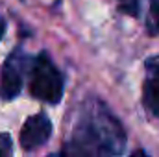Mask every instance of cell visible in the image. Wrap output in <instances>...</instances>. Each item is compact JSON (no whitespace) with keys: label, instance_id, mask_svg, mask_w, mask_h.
I'll return each mask as SVG.
<instances>
[{"label":"cell","instance_id":"7a4b0ae2","mask_svg":"<svg viewBox=\"0 0 159 157\" xmlns=\"http://www.w3.org/2000/svg\"><path fill=\"white\" fill-rule=\"evenodd\" d=\"M30 94L48 104H57L63 96V76L48 52H41L32 65Z\"/></svg>","mask_w":159,"mask_h":157},{"label":"cell","instance_id":"8fae6325","mask_svg":"<svg viewBox=\"0 0 159 157\" xmlns=\"http://www.w3.org/2000/svg\"><path fill=\"white\" fill-rule=\"evenodd\" d=\"M48 157H69V154L63 150V152H59V154H52V155H48Z\"/></svg>","mask_w":159,"mask_h":157},{"label":"cell","instance_id":"30bf717a","mask_svg":"<svg viewBox=\"0 0 159 157\" xmlns=\"http://www.w3.org/2000/svg\"><path fill=\"white\" fill-rule=\"evenodd\" d=\"M4 32H6V20L0 17V39H2V35H4Z\"/></svg>","mask_w":159,"mask_h":157},{"label":"cell","instance_id":"6da1fadb","mask_svg":"<svg viewBox=\"0 0 159 157\" xmlns=\"http://www.w3.org/2000/svg\"><path fill=\"white\" fill-rule=\"evenodd\" d=\"M126 131L111 109L98 98H89L78 113L72 137L63 148L69 157H120Z\"/></svg>","mask_w":159,"mask_h":157},{"label":"cell","instance_id":"277c9868","mask_svg":"<svg viewBox=\"0 0 159 157\" xmlns=\"http://www.w3.org/2000/svg\"><path fill=\"white\" fill-rule=\"evenodd\" d=\"M52 135V122L44 113H37L34 117H30L22 129H20V146L26 152L37 150L41 146L46 144V141Z\"/></svg>","mask_w":159,"mask_h":157},{"label":"cell","instance_id":"52a82bcc","mask_svg":"<svg viewBox=\"0 0 159 157\" xmlns=\"http://www.w3.org/2000/svg\"><path fill=\"white\" fill-rule=\"evenodd\" d=\"M150 32L152 34H157L159 32V0H150Z\"/></svg>","mask_w":159,"mask_h":157},{"label":"cell","instance_id":"5b68a950","mask_svg":"<svg viewBox=\"0 0 159 157\" xmlns=\"http://www.w3.org/2000/svg\"><path fill=\"white\" fill-rule=\"evenodd\" d=\"M143 104L152 117L159 118V56L146 61V78L143 83Z\"/></svg>","mask_w":159,"mask_h":157},{"label":"cell","instance_id":"3957f363","mask_svg":"<svg viewBox=\"0 0 159 157\" xmlns=\"http://www.w3.org/2000/svg\"><path fill=\"white\" fill-rule=\"evenodd\" d=\"M24 65H26L24 52L20 48H15L2 67V76H0V98L2 100L9 102V100L17 98V94L20 92Z\"/></svg>","mask_w":159,"mask_h":157},{"label":"cell","instance_id":"9c48e42d","mask_svg":"<svg viewBox=\"0 0 159 157\" xmlns=\"http://www.w3.org/2000/svg\"><path fill=\"white\" fill-rule=\"evenodd\" d=\"M129 157H150V155H148L144 150H135V152H133V154H131Z\"/></svg>","mask_w":159,"mask_h":157},{"label":"cell","instance_id":"ba28073f","mask_svg":"<svg viewBox=\"0 0 159 157\" xmlns=\"http://www.w3.org/2000/svg\"><path fill=\"white\" fill-rule=\"evenodd\" d=\"M120 11L131 15V17H137L139 15V0H120L119 4Z\"/></svg>","mask_w":159,"mask_h":157},{"label":"cell","instance_id":"8992f818","mask_svg":"<svg viewBox=\"0 0 159 157\" xmlns=\"http://www.w3.org/2000/svg\"><path fill=\"white\" fill-rule=\"evenodd\" d=\"M0 157H13V142L9 133H0Z\"/></svg>","mask_w":159,"mask_h":157}]
</instances>
